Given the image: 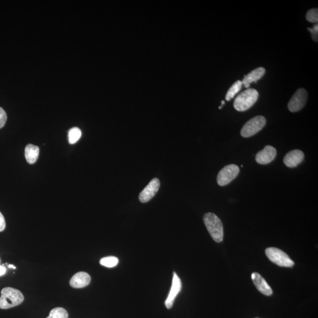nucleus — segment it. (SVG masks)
<instances>
[{
  "instance_id": "1",
  "label": "nucleus",
  "mask_w": 318,
  "mask_h": 318,
  "mask_svg": "<svg viewBox=\"0 0 318 318\" xmlns=\"http://www.w3.org/2000/svg\"><path fill=\"white\" fill-rule=\"evenodd\" d=\"M0 297V309H7L18 306L23 303L24 298L20 290L7 287L2 289Z\"/></svg>"
},
{
  "instance_id": "2",
  "label": "nucleus",
  "mask_w": 318,
  "mask_h": 318,
  "mask_svg": "<svg viewBox=\"0 0 318 318\" xmlns=\"http://www.w3.org/2000/svg\"><path fill=\"white\" fill-rule=\"evenodd\" d=\"M203 221L213 239L217 242H222L223 227L219 218L213 213L209 212L204 215Z\"/></svg>"
},
{
  "instance_id": "3",
  "label": "nucleus",
  "mask_w": 318,
  "mask_h": 318,
  "mask_svg": "<svg viewBox=\"0 0 318 318\" xmlns=\"http://www.w3.org/2000/svg\"><path fill=\"white\" fill-rule=\"evenodd\" d=\"M259 93L253 88H250L240 93L234 101V109L238 112H245L250 109L258 100Z\"/></svg>"
},
{
  "instance_id": "4",
  "label": "nucleus",
  "mask_w": 318,
  "mask_h": 318,
  "mask_svg": "<svg viewBox=\"0 0 318 318\" xmlns=\"http://www.w3.org/2000/svg\"><path fill=\"white\" fill-rule=\"evenodd\" d=\"M265 252L268 259L279 267L290 268L294 265V261L289 258V256L278 248H267Z\"/></svg>"
},
{
  "instance_id": "5",
  "label": "nucleus",
  "mask_w": 318,
  "mask_h": 318,
  "mask_svg": "<svg viewBox=\"0 0 318 318\" xmlns=\"http://www.w3.org/2000/svg\"><path fill=\"white\" fill-rule=\"evenodd\" d=\"M267 120L264 116H256L250 120L242 127L240 134L243 137H250L257 134L264 128L266 124Z\"/></svg>"
},
{
  "instance_id": "6",
  "label": "nucleus",
  "mask_w": 318,
  "mask_h": 318,
  "mask_svg": "<svg viewBox=\"0 0 318 318\" xmlns=\"http://www.w3.org/2000/svg\"><path fill=\"white\" fill-rule=\"evenodd\" d=\"M239 167L236 165L226 166L219 171L217 177V182L220 186H226L239 175Z\"/></svg>"
},
{
  "instance_id": "7",
  "label": "nucleus",
  "mask_w": 318,
  "mask_h": 318,
  "mask_svg": "<svg viewBox=\"0 0 318 318\" xmlns=\"http://www.w3.org/2000/svg\"><path fill=\"white\" fill-rule=\"evenodd\" d=\"M308 99V92L303 88H300L295 92L294 95L290 100L288 109L292 113L300 111L305 106Z\"/></svg>"
},
{
  "instance_id": "8",
  "label": "nucleus",
  "mask_w": 318,
  "mask_h": 318,
  "mask_svg": "<svg viewBox=\"0 0 318 318\" xmlns=\"http://www.w3.org/2000/svg\"><path fill=\"white\" fill-rule=\"evenodd\" d=\"M160 181L157 178L152 179L140 193L139 200L142 203H147L156 195L160 188Z\"/></svg>"
},
{
  "instance_id": "9",
  "label": "nucleus",
  "mask_w": 318,
  "mask_h": 318,
  "mask_svg": "<svg viewBox=\"0 0 318 318\" xmlns=\"http://www.w3.org/2000/svg\"><path fill=\"white\" fill-rule=\"evenodd\" d=\"M182 286L181 279L179 278L176 272H173L172 285H171L167 298L165 301V305L167 309H169L172 308L174 301H175L177 295L181 291Z\"/></svg>"
},
{
  "instance_id": "10",
  "label": "nucleus",
  "mask_w": 318,
  "mask_h": 318,
  "mask_svg": "<svg viewBox=\"0 0 318 318\" xmlns=\"http://www.w3.org/2000/svg\"><path fill=\"white\" fill-rule=\"evenodd\" d=\"M276 156V149L271 146H265L256 156V161L261 165H267L272 162Z\"/></svg>"
},
{
  "instance_id": "11",
  "label": "nucleus",
  "mask_w": 318,
  "mask_h": 318,
  "mask_svg": "<svg viewBox=\"0 0 318 318\" xmlns=\"http://www.w3.org/2000/svg\"><path fill=\"white\" fill-rule=\"evenodd\" d=\"M304 159V154L300 150L290 151L286 154L284 159V162L288 167H295L302 163Z\"/></svg>"
},
{
  "instance_id": "12",
  "label": "nucleus",
  "mask_w": 318,
  "mask_h": 318,
  "mask_svg": "<svg viewBox=\"0 0 318 318\" xmlns=\"http://www.w3.org/2000/svg\"><path fill=\"white\" fill-rule=\"evenodd\" d=\"M251 279H252L254 285L262 294L267 296H270L272 294V289H271L265 279L258 273H253L251 274Z\"/></svg>"
},
{
  "instance_id": "13",
  "label": "nucleus",
  "mask_w": 318,
  "mask_h": 318,
  "mask_svg": "<svg viewBox=\"0 0 318 318\" xmlns=\"http://www.w3.org/2000/svg\"><path fill=\"white\" fill-rule=\"evenodd\" d=\"M91 282L89 274L84 272H80L76 273L71 278L70 285L74 288H83L88 285Z\"/></svg>"
},
{
  "instance_id": "14",
  "label": "nucleus",
  "mask_w": 318,
  "mask_h": 318,
  "mask_svg": "<svg viewBox=\"0 0 318 318\" xmlns=\"http://www.w3.org/2000/svg\"><path fill=\"white\" fill-rule=\"evenodd\" d=\"M265 73V69L264 68L259 67L254 69V70L251 71L247 76H245L242 82V84L245 85L246 88H248L250 86L251 83L256 82L258 80L261 79L264 76Z\"/></svg>"
},
{
  "instance_id": "15",
  "label": "nucleus",
  "mask_w": 318,
  "mask_h": 318,
  "mask_svg": "<svg viewBox=\"0 0 318 318\" xmlns=\"http://www.w3.org/2000/svg\"><path fill=\"white\" fill-rule=\"evenodd\" d=\"M40 149L37 146L29 144L25 149V157L29 164H34L39 156Z\"/></svg>"
},
{
  "instance_id": "16",
  "label": "nucleus",
  "mask_w": 318,
  "mask_h": 318,
  "mask_svg": "<svg viewBox=\"0 0 318 318\" xmlns=\"http://www.w3.org/2000/svg\"><path fill=\"white\" fill-rule=\"evenodd\" d=\"M242 82L238 80V81L235 82L234 84L232 85L226 95L225 99L227 101L231 100L232 99L234 98L237 93L239 92V91L242 89Z\"/></svg>"
},
{
  "instance_id": "17",
  "label": "nucleus",
  "mask_w": 318,
  "mask_h": 318,
  "mask_svg": "<svg viewBox=\"0 0 318 318\" xmlns=\"http://www.w3.org/2000/svg\"><path fill=\"white\" fill-rule=\"evenodd\" d=\"M81 136L82 132L80 129L78 127H73L68 132V142L71 145H73L78 142Z\"/></svg>"
},
{
  "instance_id": "18",
  "label": "nucleus",
  "mask_w": 318,
  "mask_h": 318,
  "mask_svg": "<svg viewBox=\"0 0 318 318\" xmlns=\"http://www.w3.org/2000/svg\"><path fill=\"white\" fill-rule=\"evenodd\" d=\"M118 263V259L115 256L105 257L100 261V264L102 266L110 268L117 266Z\"/></svg>"
},
{
  "instance_id": "19",
  "label": "nucleus",
  "mask_w": 318,
  "mask_h": 318,
  "mask_svg": "<svg viewBox=\"0 0 318 318\" xmlns=\"http://www.w3.org/2000/svg\"><path fill=\"white\" fill-rule=\"evenodd\" d=\"M68 314L67 311L63 308H54L52 309L49 316L47 318H68Z\"/></svg>"
},
{
  "instance_id": "20",
  "label": "nucleus",
  "mask_w": 318,
  "mask_h": 318,
  "mask_svg": "<svg viewBox=\"0 0 318 318\" xmlns=\"http://www.w3.org/2000/svg\"><path fill=\"white\" fill-rule=\"evenodd\" d=\"M306 20L310 23H317L318 21V9L317 8L309 10L306 15Z\"/></svg>"
},
{
  "instance_id": "21",
  "label": "nucleus",
  "mask_w": 318,
  "mask_h": 318,
  "mask_svg": "<svg viewBox=\"0 0 318 318\" xmlns=\"http://www.w3.org/2000/svg\"><path fill=\"white\" fill-rule=\"evenodd\" d=\"M7 116L6 113L2 108L0 107V129L2 128L6 123Z\"/></svg>"
},
{
  "instance_id": "22",
  "label": "nucleus",
  "mask_w": 318,
  "mask_h": 318,
  "mask_svg": "<svg viewBox=\"0 0 318 318\" xmlns=\"http://www.w3.org/2000/svg\"><path fill=\"white\" fill-rule=\"evenodd\" d=\"M308 30L312 34V38L315 41L318 42V25L315 24L312 28H308Z\"/></svg>"
},
{
  "instance_id": "23",
  "label": "nucleus",
  "mask_w": 318,
  "mask_h": 318,
  "mask_svg": "<svg viewBox=\"0 0 318 318\" xmlns=\"http://www.w3.org/2000/svg\"><path fill=\"white\" fill-rule=\"evenodd\" d=\"M5 220L3 215L0 212V232L3 231L5 228Z\"/></svg>"
},
{
  "instance_id": "24",
  "label": "nucleus",
  "mask_w": 318,
  "mask_h": 318,
  "mask_svg": "<svg viewBox=\"0 0 318 318\" xmlns=\"http://www.w3.org/2000/svg\"><path fill=\"white\" fill-rule=\"evenodd\" d=\"M5 272H6V269H5V268L0 265V276L4 275Z\"/></svg>"
},
{
  "instance_id": "25",
  "label": "nucleus",
  "mask_w": 318,
  "mask_h": 318,
  "mask_svg": "<svg viewBox=\"0 0 318 318\" xmlns=\"http://www.w3.org/2000/svg\"><path fill=\"white\" fill-rule=\"evenodd\" d=\"M8 267H9L10 268H13V269H16V268L15 266H14V265H8Z\"/></svg>"
},
{
  "instance_id": "26",
  "label": "nucleus",
  "mask_w": 318,
  "mask_h": 318,
  "mask_svg": "<svg viewBox=\"0 0 318 318\" xmlns=\"http://www.w3.org/2000/svg\"><path fill=\"white\" fill-rule=\"evenodd\" d=\"M225 101H222V105L224 104H225Z\"/></svg>"
}]
</instances>
